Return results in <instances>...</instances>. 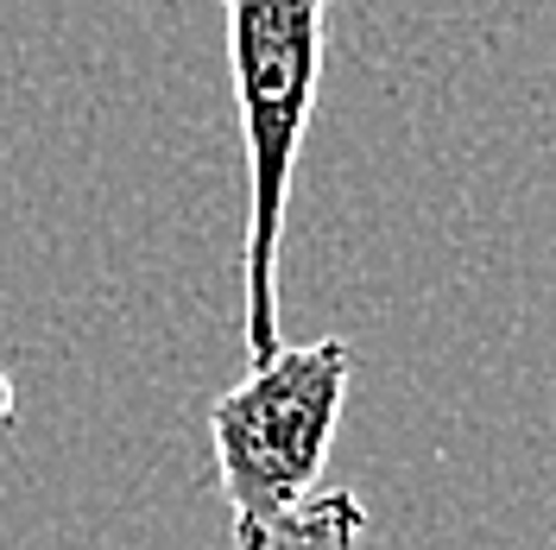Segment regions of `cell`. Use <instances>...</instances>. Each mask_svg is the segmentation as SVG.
Masks as SVG:
<instances>
[{"instance_id": "obj_4", "label": "cell", "mask_w": 556, "mask_h": 550, "mask_svg": "<svg viewBox=\"0 0 556 550\" xmlns=\"http://www.w3.org/2000/svg\"><path fill=\"white\" fill-rule=\"evenodd\" d=\"M7 424H13V379L0 374V430H7Z\"/></svg>"}, {"instance_id": "obj_3", "label": "cell", "mask_w": 556, "mask_h": 550, "mask_svg": "<svg viewBox=\"0 0 556 550\" xmlns=\"http://www.w3.org/2000/svg\"><path fill=\"white\" fill-rule=\"evenodd\" d=\"M361 532H367V507H361L348 487H329V493H316L311 507H304L298 532L278 550H354Z\"/></svg>"}, {"instance_id": "obj_2", "label": "cell", "mask_w": 556, "mask_h": 550, "mask_svg": "<svg viewBox=\"0 0 556 550\" xmlns=\"http://www.w3.org/2000/svg\"><path fill=\"white\" fill-rule=\"evenodd\" d=\"M348 379L354 348L323 336L311 348H278L273 361H253V374L208 405L215 482L235 518V550H278L298 532L342 424Z\"/></svg>"}, {"instance_id": "obj_1", "label": "cell", "mask_w": 556, "mask_h": 550, "mask_svg": "<svg viewBox=\"0 0 556 550\" xmlns=\"http://www.w3.org/2000/svg\"><path fill=\"white\" fill-rule=\"evenodd\" d=\"M336 0H222L228 70L247 146V361H273L278 336V253L291 215V177L311 134L316 76H323V13Z\"/></svg>"}]
</instances>
